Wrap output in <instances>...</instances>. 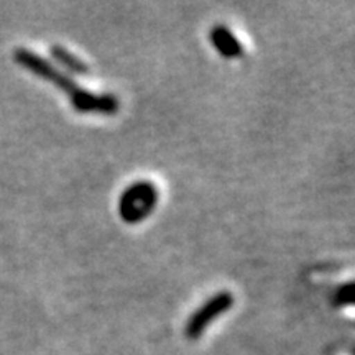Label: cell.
Here are the masks:
<instances>
[{"label":"cell","instance_id":"2","mask_svg":"<svg viewBox=\"0 0 355 355\" xmlns=\"http://www.w3.org/2000/svg\"><path fill=\"white\" fill-rule=\"evenodd\" d=\"M158 199V189L152 181H135L121 194L119 216L125 224H140L152 216Z\"/></svg>","mask_w":355,"mask_h":355},{"label":"cell","instance_id":"1","mask_svg":"<svg viewBox=\"0 0 355 355\" xmlns=\"http://www.w3.org/2000/svg\"><path fill=\"white\" fill-rule=\"evenodd\" d=\"M15 60L20 66L33 73L35 76L50 81L55 84L58 89L68 94L71 105L79 114H102V115H114L119 110V101L112 94H94V92L87 91L78 86L76 83L71 79L68 74H63L58 71L55 66L43 60L42 56L35 55L30 50L15 51Z\"/></svg>","mask_w":355,"mask_h":355},{"label":"cell","instance_id":"6","mask_svg":"<svg viewBox=\"0 0 355 355\" xmlns=\"http://www.w3.org/2000/svg\"><path fill=\"white\" fill-rule=\"evenodd\" d=\"M336 306H355V282H349L337 288L334 293Z\"/></svg>","mask_w":355,"mask_h":355},{"label":"cell","instance_id":"4","mask_svg":"<svg viewBox=\"0 0 355 355\" xmlns=\"http://www.w3.org/2000/svg\"><path fill=\"white\" fill-rule=\"evenodd\" d=\"M209 42L214 50L225 60H235L243 56V46L232 30L225 25H214L209 32Z\"/></svg>","mask_w":355,"mask_h":355},{"label":"cell","instance_id":"3","mask_svg":"<svg viewBox=\"0 0 355 355\" xmlns=\"http://www.w3.org/2000/svg\"><path fill=\"white\" fill-rule=\"evenodd\" d=\"M234 306V296L229 291H220L204 303L198 311H194L193 316L186 324V336L189 339H198L206 331L211 322H214L220 314L227 313Z\"/></svg>","mask_w":355,"mask_h":355},{"label":"cell","instance_id":"5","mask_svg":"<svg viewBox=\"0 0 355 355\" xmlns=\"http://www.w3.org/2000/svg\"><path fill=\"white\" fill-rule=\"evenodd\" d=\"M50 51H51V56L56 60V63L61 64L68 71H71V73H74V74H87L89 73V66L84 63L83 60H79L78 56H74L73 53L68 51L63 46H60V44L51 46Z\"/></svg>","mask_w":355,"mask_h":355}]
</instances>
